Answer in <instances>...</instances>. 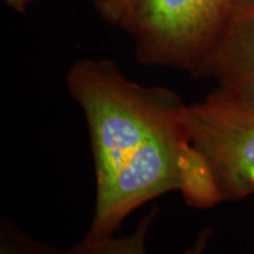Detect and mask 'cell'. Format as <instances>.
Returning a JSON list of instances; mask_svg holds the SVG:
<instances>
[{
  "mask_svg": "<svg viewBox=\"0 0 254 254\" xmlns=\"http://www.w3.org/2000/svg\"><path fill=\"white\" fill-rule=\"evenodd\" d=\"M66 82L84 112L94 161L95 207L85 241L112 238L133 211L170 192L194 208L220 204L176 92L129 80L107 59L78 60Z\"/></svg>",
  "mask_w": 254,
  "mask_h": 254,
  "instance_id": "6da1fadb",
  "label": "cell"
},
{
  "mask_svg": "<svg viewBox=\"0 0 254 254\" xmlns=\"http://www.w3.org/2000/svg\"><path fill=\"white\" fill-rule=\"evenodd\" d=\"M254 0H147L124 30L146 66L199 71Z\"/></svg>",
  "mask_w": 254,
  "mask_h": 254,
  "instance_id": "7a4b0ae2",
  "label": "cell"
},
{
  "mask_svg": "<svg viewBox=\"0 0 254 254\" xmlns=\"http://www.w3.org/2000/svg\"><path fill=\"white\" fill-rule=\"evenodd\" d=\"M184 119L221 202L254 194V104L214 90L186 105Z\"/></svg>",
  "mask_w": 254,
  "mask_h": 254,
  "instance_id": "3957f363",
  "label": "cell"
},
{
  "mask_svg": "<svg viewBox=\"0 0 254 254\" xmlns=\"http://www.w3.org/2000/svg\"><path fill=\"white\" fill-rule=\"evenodd\" d=\"M194 78L209 79L215 90L254 104V2L228 28Z\"/></svg>",
  "mask_w": 254,
  "mask_h": 254,
  "instance_id": "277c9868",
  "label": "cell"
},
{
  "mask_svg": "<svg viewBox=\"0 0 254 254\" xmlns=\"http://www.w3.org/2000/svg\"><path fill=\"white\" fill-rule=\"evenodd\" d=\"M159 208H152L141 220L134 232L126 237L109 238L100 241H85L74 244L66 249L67 254H146V238L151 222L157 217ZM209 230H205L200 233L194 245L190 246L185 254H202L207 245L209 238Z\"/></svg>",
  "mask_w": 254,
  "mask_h": 254,
  "instance_id": "5b68a950",
  "label": "cell"
},
{
  "mask_svg": "<svg viewBox=\"0 0 254 254\" xmlns=\"http://www.w3.org/2000/svg\"><path fill=\"white\" fill-rule=\"evenodd\" d=\"M0 254H67V251L34 239L4 218L0 224Z\"/></svg>",
  "mask_w": 254,
  "mask_h": 254,
  "instance_id": "8992f818",
  "label": "cell"
},
{
  "mask_svg": "<svg viewBox=\"0 0 254 254\" xmlns=\"http://www.w3.org/2000/svg\"><path fill=\"white\" fill-rule=\"evenodd\" d=\"M146 1L147 0H95V9L109 24L125 28Z\"/></svg>",
  "mask_w": 254,
  "mask_h": 254,
  "instance_id": "52a82bcc",
  "label": "cell"
},
{
  "mask_svg": "<svg viewBox=\"0 0 254 254\" xmlns=\"http://www.w3.org/2000/svg\"><path fill=\"white\" fill-rule=\"evenodd\" d=\"M1 1L12 11L24 13L32 4H34L38 0H1Z\"/></svg>",
  "mask_w": 254,
  "mask_h": 254,
  "instance_id": "ba28073f",
  "label": "cell"
}]
</instances>
